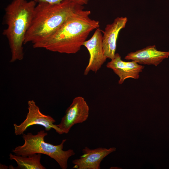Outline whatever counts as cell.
I'll return each instance as SVG.
<instances>
[{"mask_svg": "<svg viewBox=\"0 0 169 169\" xmlns=\"http://www.w3.org/2000/svg\"><path fill=\"white\" fill-rule=\"evenodd\" d=\"M91 12L82 6L74 12L64 23L46 39L33 45L60 53L74 54L80 49L90 33L99 28L100 23L90 17Z\"/></svg>", "mask_w": 169, "mask_h": 169, "instance_id": "1", "label": "cell"}, {"mask_svg": "<svg viewBox=\"0 0 169 169\" xmlns=\"http://www.w3.org/2000/svg\"><path fill=\"white\" fill-rule=\"evenodd\" d=\"M83 6L73 0H64L56 3H38L26 33L24 44L31 43L33 45L46 39Z\"/></svg>", "mask_w": 169, "mask_h": 169, "instance_id": "2", "label": "cell"}, {"mask_svg": "<svg viewBox=\"0 0 169 169\" xmlns=\"http://www.w3.org/2000/svg\"><path fill=\"white\" fill-rule=\"evenodd\" d=\"M36 3L34 0H13L5 8L7 28L3 32L11 50V63L24 58L23 45L30 25Z\"/></svg>", "mask_w": 169, "mask_h": 169, "instance_id": "3", "label": "cell"}, {"mask_svg": "<svg viewBox=\"0 0 169 169\" xmlns=\"http://www.w3.org/2000/svg\"><path fill=\"white\" fill-rule=\"evenodd\" d=\"M48 135L44 130H41L37 134L31 133L23 134V144L18 146L12 150L15 155L27 156L35 154L40 153L47 155L54 159L62 169L68 167L69 158L75 153L72 149L63 150L64 144L66 139L62 140L60 144L54 145L46 142L44 138Z\"/></svg>", "mask_w": 169, "mask_h": 169, "instance_id": "4", "label": "cell"}, {"mask_svg": "<svg viewBox=\"0 0 169 169\" xmlns=\"http://www.w3.org/2000/svg\"><path fill=\"white\" fill-rule=\"evenodd\" d=\"M28 104V112L26 119L19 125L13 124L16 135L23 134L28 128L34 125L43 126L46 131H49L53 128L59 134H63L57 125L54 124L55 120L50 116L43 114L34 101L29 100Z\"/></svg>", "mask_w": 169, "mask_h": 169, "instance_id": "5", "label": "cell"}, {"mask_svg": "<svg viewBox=\"0 0 169 169\" xmlns=\"http://www.w3.org/2000/svg\"><path fill=\"white\" fill-rule=\"evenodd\" d=\"M89 107L84 99L77 96L73 100L57 126L63 133L67 134L75 124L82 123L88 119Z\"/></svg>", "mask_w": 169, "mask_h": 169, "instance_id": "6", "label": "cell"}, {"mask_svg": "<svg viewBox=\"0 0 169 169\" xmlns=\"http://www.w3.org/2000/svg\"><path fill=\"white\" fill-rule=\"evenodd\" d=\"M102 33L100 28H97L91 37L83 44L90 55L88 63L84 71V75L91 71L97 72L107 59L104 52Z\"/></svg>", "mask_w": 169, "mask_h": 169, "instance_id": "7", "label": "cell"}, {"mask_svg": "<svg viewBox=\"0 0 169 169\" xmlns=\"http://www.w3.org/2000/svg\"><path fill=\"white\" fill-rule=\"evenodd\" d=\"M127 21L126 17H118L112 23L107 24L104 31L102 30L104 52L107 58L112 59L115 57L119 33L125 27Z\"/></svg>", "mask_w": 169, "mask_h": 169, "instance_id": "8", "label": "cell"}, {"mask_svg": "<svg viewBox=\"0 0 169 169\" xmlns=\"http://www.w3.org/2000/svg\"><path fill=\"white\" fill-rule=\"evenodd\" d=\"M115 147L109 149L98 147L91 149L85 147L82 150L83 154L79 159L72 161L73 168L77 169H100L101 161L106 156L115 151Z\"/></svg>", "mask_w": 169, "mask_h": 169, "instance_id": "9", "label": "cell"}, {"mask_svg": "<svg viewBox=\"0 0 169 169\" xmlns=\"http://www.w3.org/2000/svg\"><path fill=\"white\" fill-rule=\"evenodd\" d=\"M106 67L112 69L119 77V84H121L128 78L138 79L139 74L142 71L144 66L136 62H125L121 59L118 53H116L115 57L106 64Z\"/></svg>", "mask_w": 169, "mask_h": 169, "instance_id": "10", "label": "cell"}, {"mask_svg": "<svg viewBox=\"0 0 169 169\" xmlns=\"http://www.w3.org/2000/svg\"><path fill=\"white\" fill-rule=\"evenodd\" d=\"M169 57V51L158 50L155 45H153L131 52L125 57V59L135 61L141 65H152L156 66Z\"/></svg>", "mask_w": 169, "mask_h": 169, "instance_id": "11", "label": "cell"}, {"mask_svg": "<svg viewBox=\"0 0 169 169\" xmlns=\"http://www.w3.org/2000/svg\"><path fill=\"white\" fill-rule=\"evenodd\" d=\"M9 159L15 161L17 164V169H45L40 163L41 154H35L27 156L13 155L10 153Z\"/></svg>", "mask_w": 169, "mask_h": 169, "instance_id": "12", "label": "cell"}, {"mask_svg": "<svg viewBox=\"0 0 169 169\" xmlns=\"http://www.w3.org/2000/svg\"><path fill=\"white\" fill-rule=\"evenodd\" d=\"M36 3H59L64 0H34ZM80 5L84 6L88 4L89 0H73Z\"/></svg>", "mask_w": 169, "mask_h": 169, "instance_id": "13", "label": "cell"}]
</instances>
